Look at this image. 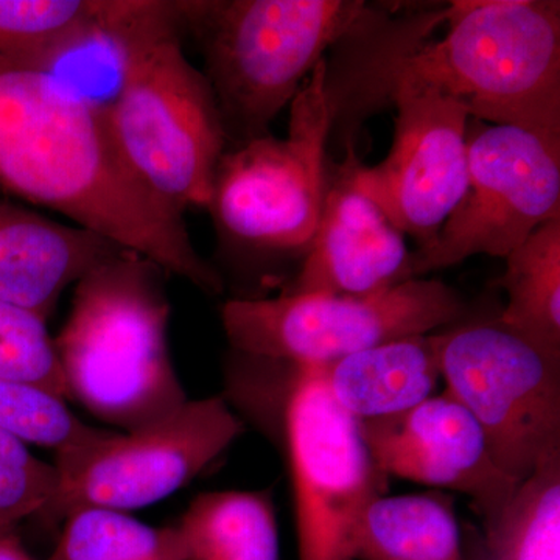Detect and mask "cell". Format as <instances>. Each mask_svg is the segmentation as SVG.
<instances>
[{
    "label": "cell",
    "mask_w": 560,
    "mask_h": 560,
    "mask_svg": "<svg viewBox=\"0 0 560 560\" xmlns=\"http://www.w3.org/2000/svg\"><path fill=\"white\" fill-rule=\"evenodd\" d=\"M327 61L334 127L381 109L397 88L452 98L470 119L560 142V2H451L390 20L381 9Z\"/></svg>",
    "instance_id": "1"
},
{
    "label": "cell",
    "mask_w": 560,
    "mask_h": 560,
    "mask_svg": "<svg viewBox=\"0 0 560 560\" xmlns=\"http://www.w3.org/2000/svg\"><path fill=\"white\" fill-rule=\"evenodd\" d=\"M0 190L55 210L205 293L223 291L183 213L125 167L103 108L50 70L0 60Z\"/></svg>",
    "instance_id": "2"
},
{
    "label": "cell",
    "mask_w": 560,
    "mask_h": 560,
    "mask_svg": "<svg viewBox=\"0 0 560 560\" xmlns=\"http://www.w3.org/2000/svg\"><path fill=\"white\" fill-rule=\"evenodd\" d=\"M186 2L140 0L121 35L119 83L103 108L128 172L175 212L208 209L226 136L205 73L183 49Z\"/></svg>",
    "instance_id": "3"
},
{
    "label": "cell",
    "mask_w": 560,
    "mask_h": 560,
    "mask_svg": "<svg viewBox=\"0 0 560 560\" xmlns=\"http://www.w3.org/2000/svg\"><path fill=\"white\" fill-rule=\"evenodd\" d=\"M164 275L130 250L102 261L73 285L54 338L70 400L116 431L149 425L189 400L168 345Z\"/></svg>",
    "instance_id": "4"
},
{
    "label": "cell",
    "mask_w": 560,
    "mask_h": 560,
    "mask_svg": "<svg viewBox=\"0 0 560 560\" xmlns=\"http://www.w3.org/2000/svg\"><path fill=\"white\" fill-rule=\"evenodd\" d=\"M372 7L360 0H187L228 150L271 135L330 47Z\"/></svg>",
    "instance_id": "5"
},
{
    "label": "cell",
    "mask_w": 560,
    "mask_h": 560,
    "mask_svg": "<svg viewBox=\"0 0 560 560\" xmlns=\"http://www.w3.org/2000/svg\"><path fill=\"white\" fill-rule=\"evenodd\" d=\"M324 58L291 102L289 136L224 151L209 212L224 242L254 253H304L311 245L326 175L334 114Z\"/></svg>",
    "instance_id": "6"
},
{
    "label": "cell",
    "mask_w": 560,
    "mask_h": 560,
    "mask_svg": "<svg viewBox=\"0 0 560 560\" xmlns=\"http://www.w3.org/2000/svg\"><path fill=\"white\" fill-rule=\"evenodd\" d=\"M463 312L455 290L419 278L371 296L282 293L267 300H231L221 308V324L241 355L319 366L451 326Z\"/></svg>",
    "instance_id": "7"
},
{
    "label": "cell",
    "mask_w": 560,
    "mask_h": 560,
    "mask_svg": "<svg viewBox=\"0 0 560 560\" xmlns=\"http://www.w3.org/2000/svg\"><path fill=\"white\" fill-rule=\"evenodd\" d=\"M434 335L445 393L477 419L497 466L521 485L560 452V352L500 318Z\"/></svg>",
    "instance_id": "8"
},
{
    "label": "cell",
    "mask_w": 560,
    "mask_h": 560,
    "mask_svg": "<svg viewBox=\"0 0 560 560\" xmlns=\"http://www.w3.org/2000/svg\"><path fill=\"white\" fill-rule=\"evenodd\" d=\"M243 431L221 396L189 399L139 429H102L55 455L60 485L43 521L61 522L83 508L130 512L160 503L190 485Z\"/></svg>",
    "instance_id": "9"
},
{
    "label": "cell",
    "mask_w": 560,
    "mask_h": 560,
    "mask_svg": "<svg viewBox=\"0 0 560 560\" xmlns=\"http://www.w3.org/2000/svg\"><path fill=\"white\" fill-rule=\"evenodd\" d=\"M287 370L282 425L300 560H355L361 517L383 495L386 477L359 420L331 397L319 368L287 364Z\"/></svg>",
    "instance_id": "10"
},
{
    "label": "cell",
    "mask_w": 560,
    "mask_h": 560,
    "mask_svg": "<svg viewBox=\"0 0 560 560\" xmlns=\"http://www.w3.org/2000/svg\"><path fill=\"white\" fill-rule=\"evenodd\" d=\"M560 217V142L469 119L467 190L440 234L411 253L410 279L471 256L501 257Z\"/></svg>",
    "instance_id": "11"
},
{
    "label": "cell",
    "mask_w": 560,
    "mask_h": 560,
    "mask_svg": "<svg viewBox=\"0 0 560 560\" xmlns=\"http://www.w3.org/2000/svg\"><path fill=\"white\" fill-rule=\"evenodd\" d=\"M394 105L393 145L375 167L359 164L357 186L419 248L430 245L467 190L469 114L433 91L397 88L382 98Z\"/></svg>",
    "instance_id": "12"
},
{
    "label": "cell",
    "mask_w": 560,
    "mask_h": 560,
    "mask_svg": "<svg viewBox=\"0 0 560 560\" xmlns=\"http://www.w3.org/2000/svg\"><path fill=\"white\" fill-rule=\"evenodd\" d=\"M359 423L372 459L386 478L464 493L482 525L506 508L518 488L493 460L480 423L451 394L431 396L397 416Z\"/></svg>",
    "instance_id": "13"
},
{
    "label": "cell",
    "mask_w": 560,
    "mask_h": 560,
    "mask_svg": "<svg viewBox=\"0 0 560 560\" xmlns=\"http://www.w3.org/2000/svg\"><path fill=\"white\" fill-rule=\"evenodd\" d=\"M352 140L342 162L327 158L323 205L296 278L283 293L371 296L410 280L404 234L357 186Z\"/></svg>",
    "instance_id": "14"
},
{
    "label": "cell",
    "mask_w": 560,
    "mask_h": 560,
    "mask_svg": "<svg viewBox=\"0 0 560 560\" xmlns=\"http://www.w3.org/2000/svg\"><path fill=\"white\" fill-rule=\"evenodd\" d=\"M121 250L94 232L0 200V301L40 318H50L68 287Z\"/></svg>",
    "instance_id": "15"
},
{
    "label": "cell",
    "mask_w": 560,
    "mask_h": 560,
    "mask_svg": "<svg viewBox=\"0 0 560 560\" xmlns=\"http://www.w3.org/2000/svg\"><path fill=\"white\" fill-rule=\"evenodd\" d=\"M318 368L331 397L359 422L418 407L441 381L434 334L383 342Z\"/></svg>",
    "instance_id": "16"
},
{
    "label": "cell",
    "mask_w": 560,
    "mask_h": 560,
    "mask_svg": "<svg viewBox=\"0 0 560 560\" xmlns=\"http://www.w3.org/2000/svg\"><path fill=\"white\" fill-rule=\"evenodd\" d=\"M176 529L184 560H280L278 521L268 492L201 493Z\"/></svg>",
    "instance_id": "17"
},
{
    "label": "cell",
    "mask_w": 560,
    "mask_h": 560,
    "mask_svg": "<svg viewBox=\"0 0 560 560\" xmlns=\"http://www.w3.org/2000/svg\"><path fill=\"white\" fill-rule=\"evenodd\" d=\"M355 560H466L453 497H378L357 529Z\"/></svg>",
    "instance_id": "18"
},
{
    "label": "cell",
    "mask_w": 560,
    "mask_h": 560,
    "mask_svg": "<svg viewBox=\"0 0 560 560\" xmlns=\"http://www.w3.org/2000/svg\"><path fill=\"white\" fill-rule=\"evenodd\" d=\"M117 0H0V60L49 70L108 24Z\"/></svg>",
    "instance_id": "19"
},
{
    "label": "cell",
    "mask_w": 560,
    "mask_h": 560,
    "mask_svg": "<svg viewBox=\"0 0 560 560\" xmlns=\"http://www.w3.org/2000/svg\"><path fill=\"white\" fill-rule=\"evenodd\" d=\"M504 260L506 271L495 280L508 294L500 319L560 352V217L541 224Z\"/></svg>",
    "instance_id": "20"
},
{
    "label": "cell",
    "mask_w": 560,
    "mask_h": 560,
    "mask_svg": "<svg viewBox=\"0 0 560 560\" xmlns=\"http://www.w3.org/2000/svg\"><path fill=\"white\" fill-rule=\"evenodd\" d=\"M471 560H560V452L541 460L485 523Z\"/></svg>",
    "instance_id": "21"
},
{
    "label": "cell",
    "mask_w": 560,
    "mask_h": 560,
    "mask_svg": "<svg viewBox=\"0 0 560 560\" xmlns=\"http://www.w3.org/2000/svg\"><path fill=\"white\" fill-rule=\"evenodd\" d=\"M47 560H184L176 526L158 528L130 512L83 508L65 518Z\"/></svg>",
    "instance_id": "22"
},
{
    "label": "cell",
    "mask_w": 560,
    "mask_h": 560,
    "mask_svg": "<svg viewBox=\"0 0 560 560\" xmlns=\"http://www.w3.org/2000/svg\"><path fill=\"white\" fill-rule=\"evenodd\" d=\"M0 429L55 455L102 430L88 425L70 410L68 400L49 390L5 381H0Z\"/></svg>",
    "instance_id": "23"
},
{
    "label": "cell",
    "mask_w": 560,
    "mask_h": 560,
    "mask_svg": "<svg viewBox=\"0 0 560 560\" xmlns=\"http://www.w3.org/2000/svg\"><path fill=\"white\" fill-rule=\"evenodd\" d=\"M0 381L49 390L70 401L47 320L0 301Z\"/></svg>",
    "instance_id": "24"
},
{
    "label": "cell",
    "mask_w": 560,
    "mask_h": 560,
    "mask_svg": "<svg viewBox=\"0 0 560 560\" xmlns=\"http://www.w3.org/2000/svg\"><path fill=\"white\" fill-rule=\"evenodd\" d=\"M60 485L55 464L38 458L27 442L0 429V530L46 514Z\"/></svg>",
    "instance_id": "25"
},
{
    "label": "cell",
    "mask_w": 560,
    "mask_h": 560,
    "mask_svg": "<svg viewBox=\"0 0 560 560\" xmlns=\"http://www.w3.org/2000/svg\"><path fill=\"white\" fill-rule=\"evenodd\" d=\"M0 560H38L22 544L16 530H0Z\"/></svg>",
    "instance_id": "26"
}]
</instances>
